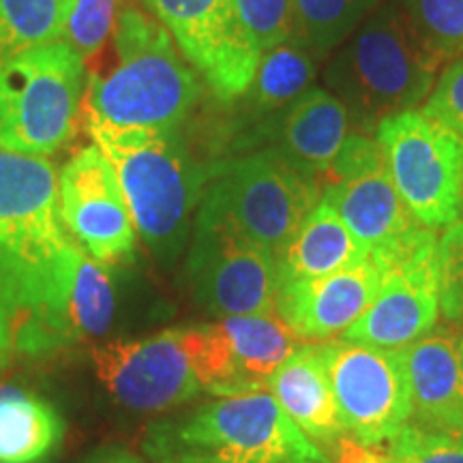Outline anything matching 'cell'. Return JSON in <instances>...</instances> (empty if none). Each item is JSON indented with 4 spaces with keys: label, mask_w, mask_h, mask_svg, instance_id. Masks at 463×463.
Instances as JSON below:
<instances>
[{
    "label": "cell",
    "mask_w": 463,
    "mask_h": 463,
    "mask_svg": "<svg viewBox=\"0 0 463 463\" xmlns=\"http://www.w3.org/2000/svg\"><path fill=\"white\" fill-rule=\"evenodd\" d=\"M58 208L86 256L103 266L131 260L136 223L112 164L95 144L73 155L58 174Z\"/></svg>",
    "instance_id": "5bb4252c"
},
{
    "label": "cell",
    "mask_w": 463,
    "mask_h": 463,
    "mask_svg": "<svg viewBox=\"0 0 463 463\" xmlns=\"http://www.w3.org/2000/svg\"><path fill=\"white\" fill-rule=\"evenodd\" d=\"M82 253L61 219L54 164L0 148V361L75 344L67 303Z\"/></svg>",
    "instance_id": "6da1fadb"
},
{
    "label": "cell",
    "mask_w": 463,
    "mask_h": 463,
    "mask_svg": "<svg viewBox=\"0 0 463 463\" xmlns=\"http://www.w3.org/2000/svg\"><path fill=\"white\" fill-rule=\"evenodd\" d=\"M414 425L438 431H463V356L459 335L436 326L403 347Z\"/></svg>",
    "instance_id": "e0dca14e"
},
{
    "label": "cell",
    "mask_w": 463,
    "mask_h": 463,
    "mask_svg": "<svg viewBox=\"0 0 463 463\" xmlns=\"http://www.w3.org/2000/svg\"><path fill=\"white\" fill-rule=\"evenodd\" d=\"M92 364L109 395L136 412H165L206 392L195 326L97 345Z\"/></svg>",
    "instance_id": "30bf717a"
},
{
    "label": "cell",
    "mask_w": 463,
    "mask_h": 463,
    "mask_svg": "<svg viewBox=\"0 0 463 463\" xmlns=\"http://www.w3.org/2000/svg\"><path fill=\"white\" fill-rule=\"evenodd\" d=\"M459 350H461V356H463V333L459 335Z\"/></svg>",
    "instance_id": "d590c367"
},
{
    "label": "cell",
    "mask_w": 463,
    "mask_h": 463,
    "mask_svg": "<svg viewBox=\"0 0 463 463\" xmlns=\"http://www.w3.org/2000/svg\"><path fill=\"white\" fill-rule=\"evenodd\" d=\"M191 297L215 317L275 314L277 258L198 208L187 253Z\"/></svg>",
    "instance_id": "8fae6325"
},
{
    "label": "cell",
    "mask_w": 463,
    "mask_h": 463,
    "mask_svg": "<svg viewBox=\"0 0 463 463\" xmlns=\"http://www.w3.org/2000/svg\"><path fill=\"white\" fill-rule=\"evenodd\" d=\"M439 311L450 324L463 322V219L438 239Z\"/></svg>",
    "instance_id": "4dcf8cb0"
},
{
    "label": "cell",
    "mask_w": 463,
    "mask_h": 463,
    "mask_svg": "<svg viewBox=\"0 0 463 463\" xmlns=\"http://www.w3.org/2000/svg\"><path fill=\"white\" fill-rule=\"evenodd\" d=\"M84 61L65 42L17 56L0 69V148L48 157L78 129Z\"/></svg>",
    "instance_id": "8992f818"
},
{
    "label": "cell",
    "mask_w": 463,
    "mask_h": 463,
    "mask_svg": "<svg viewBox=\"0 0 463 463\" xmlns=\"http://www.w3.org/2000/svg\"><path fill=\"white\" fill-rule=\"evenodd\" d=\"M116 65L92 75L89 118L116 129H178L200 99V80L170 33L137 9L114 28Z\"/></svg>",
    "instance_id": "3957f363"
},
{
    "label": "cell",
    "mask_w": 463,
    "mask_h": 463,
    "mask_svg": "<svg viewBox=\"0 0 463 463\" xmlns=\"http://www.w3.org/2000/svg\"><path fill=\"white\" fill-rule=\"evenodd\" d=\"M350 125L344 103L331 90L311 86L283 112L277 148L322 184L352 133Z\"/></svg>",
    "instance_id": "ffe728a7"
},
{
    "label": "cell",
    "mask_w": 463,
    "mask_h": 463,
    "mask_svg": "<svg viewBox=\"0 0 463 463\" xmlns=\"http://www.w3.org/2000/svg\"><path fill=\"white\" fill-rule=\"evenodd\" d=\"M439 62L422 48L391 0L373 7L337 56L328 62L324 82L344 103L350 120L375 129L386 116L427 101Z\"/></svg>",
    "instance_id": "277c9868"
},
{
    "label": "cell",
    "mask_w": 463,
    "mask_h": 463,
    "mask_svg": "<svg viewBox=\"0 0 463 463\" xmlns=\"http://www.w3.org/2000/svg\"><path fill=\"white\" fill-rule=\"evenodd\" d=\"M439 314L438 239L433 234L386 269L372 305L341 339L403 350L431 333Z\"/></svg>",
    "instance_id": "9a60e30c"
},
{
    "label": "cell",
    "mask_w": 463,
    "mask_h": 463,
    "mask_svg": "<svg viewBox=\"0 0 463 463\" xmlns=\"http://www.w3.org/2000/svg\"><path fill=\"white\" fill-rule=\"evenodd\" d=\"M322 198L331 202L369 256L386 269L436 234L408 211L378 140L358 131L347 136L322 178Z\"/></svg>",
    "instance_id": "ba28073f"
},
{
    "label": "cell",
    "mask_w": 463,
    "mask_h": 463,
    "mask_svg": "<svg viewBox=\"0 0 463 463\" xmlns=\"http://www.w3.org/2000/svg\"><path fill=\"white\" fill-rule=\"evenodd\" d=\"M236 9L260 54L298 39L292 0H236Z\"/></svg>",
    "instance_id": "f546056e"
},
{
    "label": "cell",
    "mask_w": 463,
    "mask_h": 463,
    "mask_svg": "<svg viewBox=\"0 0 463 463\" xmlns=\"http://www.w3.org/2000/svg\"><path fill=\"white\" fill-rule=\"evenodd\" d=\"M292 7L300 42L324 54L361 26L375 0H292Z\"/></svg>",
    "instance_id": "4316f807"
},
{
    "label": "cell",
    "mask_w": 463,
    "mask_h": 463,
    "mask_svg": "<svg viewBox=\"0 0 463 463\" xmlns=\"http://www.w3.org/2000/svg\"><path fill=\"white\" fill-rule=\"evenodd\" d=\"M118 5L120 0H75L61 42H65L86 62L103 50L114 34Z\"/></svg>",
    "instance_id": "83f0119b"
},
{
    "label": "cell",
    "mask_w": 463,
    "mask_h": 463,
    "mask_svg": "<svg viewBox=\"0 0 463 463\" xmlns=\"http://www.w3.org/2000/svg\"><path fill=\"white\" fill-rule=\"evenodd\" d=\"M322 198V184L279 148L211 165L202 211L277 258Z\"/></svg>",
    "instance_id": "5b68a950"
},
{
    "label": "cell",
    "mask_w": 463,
    "mask_h": 463,
    "mask_svg": "<svg viewBox=\"0 0 463 463\" xmlns=\"http://www.w3.org/2000/svg\"><path fill=\"white\" fill-rule=\"evenodd\" d=\"M65 438V420L43 397L0 384V463H45Z\"/></svg>",
    "instance_id": "7402d4cb"
},
{
    "label": "cell",
    "mask_w": 463,
    "mask_h": 463,
    "mask_svg": "<svg viewBox=\"0 0 463 463\" xmlns=\"http://www.w3.org/2000/svg\"><path fill=\"white\" fill-rule=\"evenodd\" d=\"M331 463H397L386 450L367 447L350 436H341L331 444Z\"/></svg>",
    "instance_id": "d6a6232c"
},
{
    "label": "cell",
    "mask_w": 463,
    "mask_h": 463,
    "mask_svg": "<svg viewBox=\"0 0 463 463\" xmlns=\"http://www.w3.org/2000/svg\"><path fill=\"white\" fill-rule=\"evenodd\" d=\"M165 450H202L228 463H331L269 391L239 392L200 405L167 425Z\"/></svg>",
    "instance_id": "52a82bcc"
},
{
    "label": "cell",
    "mask_w": 463,
    "mask_h": 463,
    "mask_svg": "<svg viewBox=\"0 0 463 463\" xmlns=\"http://www.w3.org/2000/svg\"><path fill=\"white\" fill-rule=\"evenodd\" d=\"M114 286L106 266L82 253L69 292L67 317L75 344L103 337L114 320Z\"/></svg>",
    "instance_id": "d4e9b609"
},
{
    "label": "cell",
    "mask_w": 463,
    "mask_h": 463,
    "mask_svg": "<svg viewBox=\"0 0 463 463\" xmlns=\"http://www.w3.org/2000/svg\"><path fill=\"white\" fill-rule=\"evenodd\" d=\"M97 463H140V461L133 459V457H127V455H116V457H108V459H101Z\"/></svg>",
    "instance_id": "e575fe53"
},
{
    "label": "cell",
    "mask_w": 463,
    "mask_h": 463,
    "mask_svg": "<svg viewBox=\"0 0 463 463\" xmlns=\"http://www.w3.org/2000/svg\"><path fill=\"white\" fill-rule=\"evenodd\" d=\"M328 369L345 436L380 447L412 420L402 350L337 339L328 344Z\"/></svg>",
    "instance_id": "7c38bea8"
},
{
    "label": "cell",
    "mask_w": 463,
    "mask_h": 463,
    "mask_svg": "<svg viewBox=\"0 0 463 463\" xmlns=\"http://www.w3.org/2000/svg\"><path fill=\"white\" fill-rule=\"evenodd\" d=\"M266 391L316 444L331 447L345 436L335 402L326 341L300 345L277 369Z\"/></svg>",
    "instance_id": "ac0fdd59"
},
{
    "label": "cell",
    "mask_w": 463,
    "mask_h": 463,
    "mask_svg": "<svg viewBox=\"0 0 463 463\" xmlns=\"http://www.w3.org/2000/svg\"><path fill=\"white\" fill-rule=\"evenodd\" d=\"M92 144L118 176L137 236L170 266L187 245L211 165L198 164L178 129H116L89 118Z\"/></svg>",
    "instance_id": "7a4b0ae2"
},
{
    "label": "cell",
    "mask_w": 463,
    "mask_h": 463,
    "mask_svg": "<svg viewBox=\"0 0 463 463\" xmlns=\"http://www.w3.org/2000/svg\"><path fill=\"white\" fill-rule=\"evenodd\" d=\"M386 266L373 256L337 273L286 283L277 292V316L300 341L344 335L378 294Z\"/></svg>",
    "instance_id": "2e32d148"
},
{
    "label": "cell",
    "mask_w": 463,
    "mask_h": 463,
    "mask_svg": "<svg viewBox=\"0 0 463 463\" xmlns=\"http://www.w3.org/2000/svg\"><path fill=\"white\" fill-rule=\"evenodd\" d=\"M320 56L300 39H289L260 54L256 73L245 90L247 108L253 114L286 112L303 92L311 89Z\"/></svg>",
    "instance_id": "603a6c76"
},
{
    "label": "cell",
    "mask_w": 463,
    "mask_h": 463,
    "mask_svg": "<svg viewBox=\"0 0 463 463\" xmlns=\"http://www.w3.org/2000/svg\"><path fill=\"white\" fill-rule=\"evenodd\" d=\"M75 0H0V69L62 39Z\"/></svg>",
    "instance_id": "cb8c5ba5"
},
{
    "label": "cell",
    "mask_w": 463,
    "mask_h": 463,
    "mask_svg": "<svg viewBox=\"0 0 463 463\" xmlns=\"http://www.w3.org/2000/svg\"><path fill=\"white\" fill-rule=\"evenodd\" d=\"M422 109L463 137V56L439 73Z\"/></svg>",
    "instance_id": "1f68e13d"
},
{
    "label": "cell",
    "mask_w": 463,
    "mask_h": 463,
    "mask_svg": "<svg viewBox=\"0 0 463 463\" xmlns=\"http://www.w3.org/2000/svg\"><path fill=\"white\" fill-rule=\"evenodd\" d=\"M181 54L222 101L239 99L251 84L260 52L236 0H144Z\"/></svg>",
    "instance_id": "4fadbf2b"
},
{
    "label": "cell",
    "mask_w": 463,
    "mask_h": 463,
    "mask_svg": "<svg viewBox=\"0 0 463 463\" xmlns=\"http://www.w3.org/2000/svg\"><path fill=\"white\" fill-rule=\"evenodd\" d=\"M159 463H228L211 453H202V450H189V449H178V450H164Z\"/></svg>",
    "instance_id": "836d02e7"
},
{
    "label": "cell",
    "mask_w": 463,
    "mask_h": 463,
    "mask_svg": "<svg viewBox=\"0 0 463 463\" xmlns=\"http://www.w3.org/2000/svg\"><path fill=\"white\" fill-rule=\"evenodd\" d=\"M364 258H369L367 249L356 241L331 202L320 198L277 256L279 288L337 273Z\"/></svg>",
    "instance_id": "44dd1931"
},
{
    "label": "cell",
    "mask_w": 463,
    "mask_h": 463,
    "mask_svg": "<svg viewBox=\"0 0 463 463\" xmlns=\"http://www.w3.org/2000/svg\"><path fill=\"white\" fill-rule=\"evenodd\" d=\"M439 65L463 56V0H391Z\"/></svg>",
    "instance_id": "484cf974"
},
{
    "label": "cell",
    "mask_w": 463,
    "mask_h": 463,
    "mask_svg": "<svg viewBox=\"0 0 463 463\" xmlns=\"http://www.w3.org/2000/svg\"><path fill=\"white\" fill-rule=\"evenodd\" d=\"M397 463H463V431H438L408 422L386 450Z\"/></svg>",
    "instance_id": "f1b7e54d"
},
{
    "label": "cell",
    "mask_w": 463,
    "mask_h": 463,
    "mask_svg": "<svg viewBox=\"0 0 463 463\" xmlns=\"http://www.w3.org/2000/svg\"><path fill=\"white\" fill-rule=\"evenodd\" d=\"M215 324L228 363V395L266 391L277 369L305 344L277 311L219 317Z\"/></svg>",
    "instance_id": "d6986e66"
},
{
    "label": "cell",
    "mask_w": 463,
    "mask_h": 463,
    "mask_svg": "<svg viewBox=\"0 0 463 463\" xmlns=\"http://www.w3.org/2000/svg\"><path fill=\"white\" fill-rule=\"evenodd\" d=\"M386 167L416 222L447 230L463 219V137L425 109L386 116L373 129Z\"/></svg>",
    "instance_id": "9c48e42d"
}]
</instances>
